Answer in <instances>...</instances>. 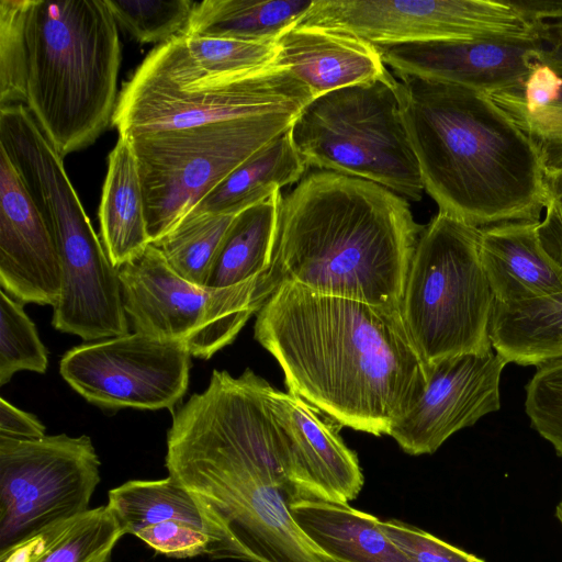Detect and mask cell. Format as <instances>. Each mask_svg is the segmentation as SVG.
<instances>
[{"instance_id": "obj_1", "label": "cell", "mask_w": 562, "mask_h": 562, "mask_svg": "<svg viewBox=\"0 0 562 562\" xmlns=\"http://www.w3.org/2000/svg\"><path fill=\"white\" fill-rule=\"evenodd\" d=\"M246 369L213 370L209 386L172 418L166 468L199 507L212 560L338 562L304 533L290 512L288 449L268 393Z\"/></svg>"}, {"instance_id": "obj_2", "label": "cell", "mask_w": 562, "mask_h": 562, "mask_svg": "<svg viewBox=\"0 0 562 562\" xmlns=\"http://www.w3.org/2000/svg\"><path fill=\"white\" fill-rule=\"evenodd\" d=\"M256 315L255 338L278 361L288 390L341 427L389 436L424 390L426 363L400 306L284 281Z\"/></svg>"}, {"instance_id": "obj_3", "label": "cell", "mask_w": 562, "mask_h": 562, "mask_svg": "<svg viewBox=\"0 0 562 562\" xmlns=\"http://www.w3.org/2000/svg\"><path fill=\"white\" fill-rule=\"evenodd\" d=\"M401 116L439 212L484 228L540 222L546 167L531 139L487 93L397 77Z\"/></svg>"}, {"instance_id": "obj_4", "label": "cell", "mask_w": 562, "mask_h": 562, "mask_svg": "<svg viewBox=\"0 0 562 562\" xmlns=\"http://www.w3.org/2000/svg\"><path fill=\"white\" fill-rule=\"evenodd\" d=\"M424 226L407 200L378 183L317 171L282 198L270 296L295 282L316 293L400 306Z\"/></svg>"}, {"instance_id": "obj_5", "label": "cell", "mask_w": 562, "mask_h": 562, "mask_svg": "<svg viewBox=\"0 0 562 562\" xmlns=\"http://www.w3.org/2000/svg\"><path fill=\"white\" fill-rule=\"evenodd\" d=\"M25 103L56 150L91 144L112 123L122 59L104 0H26Z\"/></svg>"}, {"instance_id": "obj_6", "label": "cell", "mask_w": 562, "mask_h": 562, "mask_svg": "<svg viewBox=\"0 0 562 562\" xmlns=\"http://www.w3.org/2000/svg\"><path fill=\"white\" fill-rule=\"evenodd\" d=\"M314 99L279 65L224 78L205 77L179 34L155 47L119 94L112 125L119 137L195 127L268 114L297 116Z\"/></svg>"}, {"instance_id": "obj_7", "label": "cell", "mask_w": 562, "mask_h": 562, "mask_svg": "<svg viewBox=\"0 0 562 562\" xmlns=\"http://www.w3.org/2000/svg\"><path fill=\"white\" fill-rule=\"evenodd\" d=\"M481 228L438 212L424 226L401 304L426 364L492 348L495 299L480 256Z\"/></svg>"}, {"instance_id": "obj_8", "label": "cell", "mask_w": 562, "mask_h": 562, "mask_svg": "<svg viewBox=\"0 0 562 562\" xmlns=\"http://www.w3.org/2000/svg\"><path fill=\"white\" fill-rule=\"evenodd\" d=\"M395 87L393 77L313 99L291 127L307 167L368 180L419 201L424 186Z\"/></svg>"}, {"instance_id": "obj_9", "label": "cell", "mask_w": 562, "mask_h": 562, "mask_svg": "<svg viewBox=\"0 0 562 562\" xmlns=\"http://www.w3.org/2000/svg\"><path fill=\"white\" fill-rule=\"evenodd\" d=\"M295 119L268 114L127 139L138 165L151 244L171 232L252 154L289 130Z\"/></svg>"}, {"instance_id": "obj_10", "label": "cell", "mask_w": 562, "mask_h": 562, "mask_svg": "<svg viewBox=\"0 0 562 562\" xmlns=\"http://www.w3.org/2000/svg\"><path fill=\"white\" fill-rule=\"evenodd\" d=\"M119 274L134 331L179 345L200 359L233 342L267 301L265 276L227 288L199 285L176 273L153 244Z\"/></svg>"}, {"instance_id": "obj_11", "label": "cell", "mask_w": 562, "mask_h": 562, "mask_svg": "<svg viewBox=\"0 0 562 562\" xmlns=\"http://www.w3.org/2000/svg\"><path fill=\"white\" fill-rule=\"evenodd\" d=\"M26 189L55 240L61 293L53 307V326L85 340L128 334L119 269L109 260L61 165L46 166Z\"/></svg>"}, {"instance_id": "obj_12", "label": "cell", "mask_w": 562, "mask_h": 562, "mask_svg": "<svg viewBox=\"0 0 562 562\" xmlns=\"http://www.w3.org/2000/svg\"><path fill=\"white\" fill-rule=\"evenodd\" d=\"M100 465L86 435L0 436V552L89 510Z\"/></svg>"}, {"instance_id": "obj_13", "label": "cell", "mask_w": 562, "mask_h": 562, "mask_svg": "<svg viewBox=\"0 0 562 562\" xmlns=\"http://www.w3.org/2000/svg\"><path fill=\"white\" fill-rule=\"evenodd\" d=\"M295 25L344 31L374 46L450 40L537 41L536 23L516 1L313 0Z\"/></svg>"}, {"instance_id": "obj_14", "label": "cell", "mask_w": 562, "mask_h": 562, "mask_svg": "<svg viewBox=\"0 0 562 562\" xmlns=\"http://www.w3.org/2000/svg\"><path fill=\"white\" fill-rule=\"evenodd\" d=\"M190 357L179 345L134 331L68 350L59 371L100 407L172 409L188 389Z\"/></svg>"}, {"instance_id": "obj_15", "label": "cell", "mask_w": 562, "mask_h": 562, "mask_svg": "<svg viewBox=\"0 0 562 562\" xmlns=\"http://www.w3.org/2000/svg\"><path fill=\"white\" fill-rule=\"evenodd\" d=\"M506 364L494 349L426 364L419 398L389 436L411 456L436 452L452 435L501 408Z\"/></svg>"}, {"instance_id": "obj_16", "label": "cell", "mask_w": 562, "mask_h": 562, "mask_svg": "<svg viewBox=\"0 0 562 562\" xmlns=\"http://www.w3.org/2000/svg\"><path fill=\"white\" fill-rule=\"evenodd\" d=\"M268 403L285 438L286 477L295 501L356 499L364 476L357 453L339 435L341 426L290 391L271 386Z\"/></svg>"}, {"instance_id": "obj_17", "label": "cell", "mask_w": 562, "mask_h": 562, "mask_svg": "<svg viewBox=\"0 0 562 562\" xmlns=\"http://www.w3.org/2000/svg\"><path fill=\"white\" fill-rule=\"evenodd\" d=\"M396 77H417L487 94L524 83L539 64L536 43L450 40L376 46Z\"/></svg>"}, {"instance_id": "obj_18", "label": "cell", "mask_w": 562, "mask_h": 562, "mask_svg": "<svg viewBox=\"0 0 562 562\" xmlns=\"http://www.w3.org/2000/svg\"><path fill=\"white\" fill-rule=\"evenodd\" d=\"M0 284L24 303L55 306L61 269L53 235L0 149Z\"/></svg>"}, {"instance_id": "obj_19", "label": "cell", "mask_w": 562, "mask_h": 562, "mask_svg": "<svg viewBox=\"0 0 562 562\" xmlns=\"http://www.w3.org/2000/svg\"><path fill=\"white\" fill-rule=\"evenodd\" d=\"M277 63L304 82L314 99L378 80H391L373 44L350 33L313 25H292L277 40Z\"/></svg>"}, {"instance_id": "obj_20", "label": "cell", "mask_w": 562, "mask_h": 562, "mask_svg": "<svg viewBox=\"0 0 562 562\" xmlns=\"http://www.w3.org/2000/svg\"><path fill=\"white\" fill-rule=\"evenodd\" d=\"M538 224L481 228V262L495 302L512 305L562 292V270L542 249Z\"/></svg>"}, {"instance_id": "obj_21", "label": "cell", "mask_w": 562, "mask_h": 562, "mask_svg": "<svg viewBox=\"0 0 562 562\" xmlns=\"http://www.w3.org/2000/svg\"><path fill=\"white\" fill-rule=\"evenodd\" d=\"M290 512L316 547L338 562H415L383 531L376 516L349 504L299 499Z\"/></svg>"}, {"instance_id": "obj_22", "label": "cell", "mask_w": 562, "mask_h": 562, "mask_svg": "<svg viewBox=\"0 0 562 562\" xmlns=\"http://www.w3.org/2000/svg\"><path fill=\"white\" fill-rule=\"evenodd\" d=\"M99 220L102 245L116 269L151 244L137 160L130 142L122 137L108 157Z\"/></svg>"}, {"instance_id": "obj_23", "label": "cell", "mask_w": 562, "mask_h": 562, "mask_svg": "<svg viewBox=\"0 0 562 562\" xmlns=\"http://www.w3.org/2000/svg\"><path fill=\"white\" fill-rule=\"evenodd\" d=\"M291 127L239 165L188 214L236 215L267 200L282 187L299 181L304 176L307 165L296 148Z\"/></svg>"}, {"instance_id": "obj_24", "label": "cell", "mask_w": 562, "mask_h": 562, "mask_svg": "<svg viewBox=\"0 0 562 562\" xmlns=\"http://www.w3.org/2000/svg\"><path fill=\"white\" fill-rule=\"evenodd\" d=\"M490 336L507 363L537 368L562 359V292L512 305L495 302Z\"/></svg>"}, {"instance_id": "obj_25", "label": "cell", "mask_w": 562, "mask_h": 562, "mask_svg": "<svg viewBox=\"0 0 562 562\" xmlns=\"http://www.w3.org/2000/svg\"><path fill=\"white\" fill-rule=\"evenodd\" d=\"M281 201L279 190L236 214L212 261L205 286L227 288L269 272Z\"/></svg>"}, {"instance_id": "obj_26", "label": "cell", "mask_w": 562, "mask_h": 562, "mask_svg": "<svg viewBox=\"0 0 562 562\" xmlns=\"http://www.w3.org/2000/svg\"><path fill=\"white\" fill-rule=\"evenodd\" d=\"M313 0H204L195 2L181 34L248 42H277Z\"/></svg>"}, {"instance_id": "obj_27", "label": "cell", "mask_w": 562, "mask_h": 562, "mask_svg": "<svg viewBox=\"0 0 562 562\" xmlns=\"http://www.w3.org/2000/svg\"><path fill=\"white\" fill-rule=\"evenodd\" d=\"M123 536L112 510L103 505L0 552V562H111Z\"/></svg>"}, {"instance_id": "obj_28", "label": "cell", "mask_w": 562, "mask_h": 562, "mask_svg": "<svg viewBox=\"0 0 562 562\" xmlns=\"http://www.w3.org/2000/svg\"><path fill=\"white\" fill-rule=\"evenodd\" d=\"M488 95L531 139L546 169L562 165V77L538 64L522 85Z\"/></svg>"}, {"instance_id": "obj_29", "label": "cell", "mask_w": 562, "mask_h": 562, "mask_svg": "<svg viewBox=\"0 0 562 562\" xmlns=\"http://www.w3.org/2000/svg\"><path fill=\"white\" fill-rule=\"evenodd\" d=\"M106 505L125 535L136 536L145 528L169 520L186 521L209 533L195 502L170 475L160 480L127 481L109 491Z\"/></svg>"}, {"instance_id": "obj_30", "label": "cell", "mask_w": 562, "mask_h": 562, "mask_svg": "<svg viewBox=\"0 0 562 562\" xmlns=\"http://www.w3.org/2000/svg\"><path fill=\"white\" fill-rule=\"evenodd\" d=\"M233 214L190 213L155 245L181 278L204 285Z\"/></svg>"}, {"instance_id": "obj_31", "label": "cell", "mask_w": 562, "mask_h": 562, "mask_svg": "<svg viewBox=\"0 0 562 562\" xmlns=\"http://www.w3.org/2000/svg\"><path fill=\"white\" fill-rule=\"evenodd\" d=\"M117 26L139 43H165L186 29L190 0H104Z\"/></svg>"}, {"instance_id": "obj_32", "label": "cell", "mask_w": 562, "mask_h": 562, "mask_svg": "<svg viewBox=\"0 0 562 562\" xmlns=\"http://www.w3.org/2000/svg\"><path fill=\"white\" fill-rule=\"evenodd\" d=\"M47 351L22 303L0 292V384L21 370L45 373Z\"/></svg>"}, {"instance_id": "obj_33", "label": "cell", "mask_w": 562, "mask_h": 562, "mask_svg": "<svg viewBox=\"0 0 562 562\" xmlns=\"http://www.w3.org/2000/svg\"><path fill=\"white\" fill-rule=\"evenodd\" d=\"M183 35V34H182ZM190 55L205 77L224 78L277 61V42L183 35Z\"/></svg>"}, {"instance_id": "obj_34", "label": "cell", "mask_w": 562, "mask_h": 562, "mask_svg": "<svg viewBox=\"0 0 562 562\" xmlns=\"http://www.w3.org/2000/svg\"><path fill=\"white\" fill-rule=\"evenodd\" d=\"M525 413L531 427L562 458V359L536 368L526 385Z\"/></svg>"}, {"instance_id": "obj_35", "label": "cell", "mask_w": 562, "mask_h": 562, "mask_svg": "<svg viewBox=\"0 0 562 562\" xmlns=\"http://www.w3.org/2000/svg\"><path fill=\"white\" fill-rule=\"evenodd\" d=\"M26 0H0V105L25 103Z\"/></svg>"}, {"instance_id": "obj_36", "label": "cell", "mask_w": 562, "mask_h": 562, "mask_svg": "<svg viewBox=\"0 0 562 562\" xmlns=\"http://www.w3.org/2000/svg\"><path fill=\"white\" fill-rule=\"evenodd\" d=\"M383 531L415 562H486L438 537L397 519L381 520Z\"/></svg>"}, {"instance_id": "obj_37", "label": "cell", "mask_w": 562, "mask_h": 562, "mask_svg": "<svg viewBox=\"0 0 562 562\" xmlns=\"http://www.w3.org/2000/svg\"><path fill=\"white\" fill-rule=\"evenodd\" d=\"M135 537L155 552L177 559L206 555L211 542L206 530L181 520L145 528Z\"/></svg>"}, {"instance_id": "obj_38", "label": "cell", "mask_w": 562, "mask_h": 562, "mask_svg": "<svg viewBox=\"0 0 562 562\" xmlns=\"http://www.w3.org/2000/svg\"><path fill=\"white\" fill-rule=\"evenodd\" d=\"M0 436L14 439H38L45 426L32 414L23 412L0 398Z\"/></svg>"}, {"instance_id": "obj_39", "label": "cell", "mask_w": 562, "mask_h": 562, "mask_svg": "<svg viewBox=\"0 0 562 562\" xmlns=\"http://www.w3.org/2000/svg\"><path fill=\"white\" fill-rule=\"evenodd\" d=\"M535 23L539 64L549 67L562 77V19Z\"/></svg>"}, {"instance_id": "obj_40", "label": "cell", "mask_w": 562, "mask_h": 562, "mask_svg": "<svg viewBox=\"0 0 562 562\" xmlns=\"http://www.w3.org/2000/svg\"><path fill=\"white\" fill-rule=\"evenodd\" d=\"M538 237L544 252L562 270V218L546 211L538 224Z\"/></svg>"}, {"instance_id": "obj_41", "label": "cell", "mask_w": 562, "mask_h": 562, "mask_svg": "<svg viewBox=\"0 0 562 562\" xmlns=\"http://www.w3.org/2000/svg\"><path fill=\"white\" fill-rule=\"evenodd\" d=\"M546 191L548 196L546 211L562 218V165L546 169Z\"/></svg>"}, {"instance_id": "obj_42", "label": "cell", "mask_w": 562, "mask_h": 562, "mask_svg": "<svg viewBox=\"0 0 562 562\" xmlns=\"http://www.w3.org/2000/svg\"><path fill=\"white\" fill-rule=\"evenodd\" d=\"M516 2L533 20V22L562 19V1Z\"/></svg>"}, {"instance_id": "obj_43", "label": "cell", "mask_w": 562, "mask_h": 562, "mask_svg": "<svg viewBox=\"0 0 562 562\" xmlns=\"http://www.w3.org/2000/svg\"><path fill=\"white\" fill-rule=\"evenodd\" d=\"M554 515H555V518L558 519V521L560 522V525L562 526V496H561L559 503L557 504Z\"/></svg>"}]
</instances>
